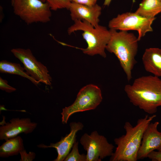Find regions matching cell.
Wrapping results in <instances>:
<instances>
[{"instance_id": "cell-1", "label": "cell", "mask_w": 161, "mask_h": 161, "mask_svg": "<svg viewBox=\"0 0 161 161\" xmlns=\"http://www.w3.org/2000/svg\"><path fill=\"white\" fill-rule=\"evenodd\" d=\"M124 90L130 102L149 114L161 106V79L154 75L142 76L127 84Z\"/></svg>"}, {"instance_id": "cell-2", "label": "cell", "mask_w": 161, "mask_h": 161, "mask_svg": "<svg viewBox=\"0 0 161 161\" xmlns=\"http://www.w3.org/2000/svg\"><path fill=\"white\" fill-rule=\"evenodd\" d=\"M156 117L154 114L151 116L146 115L144 117L138 119L134 126L129 122H126L124 126L126 133L114 139V141L117 147L110 161H137L144 132Z\"/></svg>"}, {"instance_id": "cell-3", "label": "cell", "mask_w": 161, "mask_h": 161, "mask_svg": "<svg viewBox=\"0 0 161 161\" xmlns=\"http://www.w3.org/2000/svg\"><path fill=\"white\" fill-rule=\"evenodd\" d=\"M109 30L111 36L106 49L117 58L129 81L132 78V70L137 63L135 58L139 41L133 33L127 31L118 32L111 29Z\"/></svg>"}, {"instance_id": "cell-4", "label": "cell", "mask_w": 161, "mask_h": 161, "mask_svg": "<svg viewBox=\"0 0 161 161\" xmlns=\"http://www.w3.org/2000/svg\"><path fill=\"white\" fill-rule=\"evenodd\" d=\"M74 22L68 28V34L70 35L77 31H83L82 35L87 44L86 48L79 49L85 54L90 56L99 55L106 58L105 50L111 36L109 30L99 24L94 27L85 21L75 20Z\"/></svg>"}, {"instance_id": "cell-5", "label": "cell", "mask_w": 161, "mask_h": 161, "mask_svg": "<svg viewBox=\"0 0 161 161\" xmlns=\"http://www.w3.org/2000/svg\"><path fill=\"white\" fill-rule=\"evenodd\" d=\"M11 4L14 14L27 24L46 23L50 20V7L41 0H13Z\"/></svg>"}, {"instance_id": "cell-6", "label": "cell", "mask_w": 161, "mask_h": 161, "mask_svg": "<svg viewBox=\"0 0 161 161\" xmlns=\"http://www.w3.org/2000/svg\"><path fill=\"white\" fill-rule=\"evenodd\" d=\"M102 99L101 90L98 86L92 84L84 86L79 91L74 102L63 109L61 113L62 123L66 124L75 113L95 109Z\"/></svg>"}, {"instance_id": "cell-7", "label": "cell", "mask_w": 161, "mask_h": 161, "mask_svg": "<svg viewBox=\"0 0 161 161\" xmlns=\"http://www.w3.org/2000/svg\"><path fill=\"white\" fill-rule=\"evenodd\" d=\"M155 19V17H145L135 13L127 12L112 18L109 21L108 26L110 29L117 30H136L139 41L146 33L153 31L151 25Z\"/></svg>"}, {"instance_id": "cell-8", "label": "cell", "mask_w": 161, "mask_h": 161, "mask_svg": "<svg viewBox=\"0 0 161 161\" xmlns=\"http://www.w3.org/2000/svg\"><path fill=\"white\" fill-rule=\"evenodd\" d=\"M80 142L87 151V161H101L107 157L111 156L113 153L114 146L96 131L92 132L90 135L85 133L81 137Z\"/></svg>"}, {"instance_id": "cell-9", "label": "cell", "mask_w": 161, "mask_h": 161, "mask_svg": "<svg viewBox=\"0 0 161 161\" xmlns=\"http://www.w3.org/2000/svg\"><path fill=\"white\" fill-rule=\"evenodd\" d=\"M11 51L23 63L28 75L39 83L51 85L52 78L47 67L36 60L30 49L13 48Z\"/></svg>"}, {"instance_id": "cell-10", "label": "cell", "mask_w": 161, "mask_h": 161, "mask_svg": "<svg viewBox=\"0 0 161 161\" xmlns=\"http://www.w3.org/2000/svg\"><path fill=\"white\" fill-rule=\"evenodd\" d=\"M37 123L29 118H13L0 127V140H6L21 133L29 134L36 128Z\"/></svg>"}, {"instance_id": "cell-11", "label": "cell", "mask_w": 161, "mask_h": 161, "mask_svg": "<svg viewBox=\"0 0 161 161\" xmlns=\"http://www.w3.org/2000/svg\"><path fill=\"white\" fill-rule=\"evenodd\" d=\"M159 123H150L145 130L137 154V159L147 157L148 155L161 147V132L157 127Z\"/></svg>"}, {"instance_id": "cell-12", "label": "cell", "mask_w": 161, "mask_h": 161, "mask_svg": "<svg viewBox=\"0 0 161 161\" xmlns=\"http://www.w3.org/2000/svg\"><path fill=\"white\" fill-rule=\"evenodd\" d=\"M69 125L70 128L69 133L61 138L60 141L55 143H51L49 145L43 144H40L37 145L40 148H55L57 151L58 156L54 161H64L76 141V133L78 131L82 129L83 127V124L80 122H71Z\"/></svg>"}, {"instance_id": "cell-13", "label": "cell", "mask_w": 161, "mask_h": 161, "mask_svg": "<svg viewBox=\"0 0 161 161\" xmlns=\"http://www.w3.org/2000/svg\"><path fill=\"white\" fill-rule=\"evenodd\" d=\"M72 19L74 21L80 20L87 21L94 27L99 24V17L101 15L102 8L96 4L89 6L71 2L69 8Z\"/></svg>"}, {"instance_id": "cell-14", "label": "cell", "mask_w": 161, "mask_h": 161, "mask_svg": "<svg viewBox=\"0 0 161 161\" xmlns=\"http://www.w3.org/2000/svg\"><path fill=\"white\" fill-rule=\"evenodd\" d=\"M142 61L145 71L154 75L161 77V49L158 48L146 49Z\"/></svg>"}, {"instance_id": "cell-15", "label": "cell", "mask_w": 161, "mask_h": 161, "mask_svg": "<svg viewBox=\"0 0 161 161\" xmlns=\"http://www.w3.org/2000/svg\"><path fill=\"white\" fill-rule=\"evenodd\" d=\"M24 149L23 141L20 136L8 139L0 146V157L7 158L17 155Z\"/></svg>"}, {"instance_id": "cell-16", "label": "cell", "mask_w": 161, "mask_h": 161, "mask_svg": "<svg viewBox=\"0 0 161 161\" xmlns=\"http://www.w3.org/2000/svg\"><path fill=\"white\" fill-rule=\"evenodd\" d=\"M160 12V0H143L135 13L145 17L153 18Z\"/></svg>"}, {"instance_id": "cell-17", "label": "cell", "mask_w": 161, "mask_h": 161, "mask_svg": "<svg viewBox=\"0 0 161 161\" xmlns=\"http://www.w3.org/2000/svg\"><path fill=\"white\" fill-rule=\"evenodd\" d=\"M23 68L19 64L12 63L6 60H2L0 62V72L1 73L18 75L26 78L35 85L37 86L39 82L33 78L25 72Z\"/></svg>"}, {"instance_id": "cell-18", "label": "cell", "mask_w": 161, "mask_h": 161, "mask_svg": "<svg viewBox=\"0 0 161 161\" xmlns=\"http://www.w3.org/2000/svg\"><path fill=\"white\" fill-rule=\"evenodd\" d=\"M78 142H75L72 149L65 158L64 161H87L86 155L80 154L78 149Z\"/></svg>"}, {"instance_id": "cell-19", "label": "cell", "mask_w": 161, "mask_h": 161, "mask_svg": "<svg viewBox=\"0 0 161 161\" xmlns=\"http://www.w3.org/2000/svg\"><path fill=\"white\" fill-rule=\"evenodd\" d=\"M49 5L51 10L66 9H69L71 2V0H41Z\"/></svg>"}, {"instance_id": "cell-20", "label": "cell", "mask_w": 161, "mask_h": 161, "mask_svg": "<svg viewBox=\"0 0 161 161\" xmlns=\"http://www.w3.org/2000/svg\"><path fill=\"white\" fill-rule=\"evenodd\" d=\"M20 155V161H32L35 158V153L32 151H30L27 153L26 150L24 149L19 154Z\"/></svg>"}, {"instance_id": "cell-21", "label": "cell", "mask_w": 161, "mask_h": 161, "mask_svg": "<svg viewBox=\"0 0 161 161\" xmlns=\"http://www.w3.org/2000/svg\"><path fill=\"white\" fill-rule=\"evenodd\" d=\"M0 89L8 93H11L16 90V89L8 84L7 80L3 79L1 77H0Z\"/></svg>"}, {"instance_id": "cell-22", "label": "cell", "mask_w": 161, "mask_h": 161, "mask_svg": "<svg viewBox=\"0 0 161 161\" xmlns=\"http://www.w3.org/2000/svg\"><path fill=\"white\" fill-rule=\"evenodd\" d=\"M147 157L152 161H161V151H153L148 155Z\"/></svg>"}, {"instance_id": "cell-23", "label": "cell", "mask_w": 161, "mask_h": 161, "mask_svg": "<svg viewBox=\"0 0 161 161\" xmlns=\"http://www.w3.org/2000/svg\"><path fill=\"white\" fill-rule=\"evenodd\" d=\"M97 0H71V2L89 6H92L96 4Z\"/></svg>"}, {"instance_id": "cell-24", "label": "cell", "mask_w": 161, "mask_h": 161, "mask_svg": "<svg viewBox=\"0 0 161 161\" xmlns=\"http://www.w3.org/2000/svg\"><path fill=\"white\" fill-rule=\"evenodd\" d=\"M112 0H105L103 5L105 6H109Z\"/></svg>"}, {"instance_id": "cell-25", "label": "cell", "mask_w": 161, "mask_h": 161, "mask_svg": "<svg viewBox=\"0 0 161 161\" xmlns=\"http://www.w3.org/2000/svg\"><path fill=\"white\" fill-rule=\"evenodd\" d=\"M157 151H161V147Z\"/></svg>"}, {"instance_id": "cell-26", "label": "cell", "mask_w": 161, "mask_h": 161, "mask_svg": "<svg viewBox=\"0 0 161 161\" xmlns=\"http://www.w3.org/2000/svg\"><path fill=\"white\" fill-rule=\"evenodd\" d=\"M13 0H11V2H13Z\"/></svg>"}, {"instance_id": "cell-27", "label": "cell", "mask_w": 161, "mask_h": 161, "mask_svg": "<svg viewBox=\"0 0 161 161\" xmlns=\"http://www.w3.org/2000/svg\"><path fill=\"white\" fill-rule=\"evenodd\" d=\"M160 132H161V131H160Z\"/></svg>"}, {"instance_id": "cell-28", "label": "cell", "mask_w": 161, "mask_h": 161, "mask_svg": "<svg viewBox=\"0 0 161 161\" xmlns=\"http://www.w3.org/2000/svg\"><path fill=\"white\" fill-rule=\"evenodd\" d=\"M161 1V0H160Z\"/></svg>"}]
</instances>
